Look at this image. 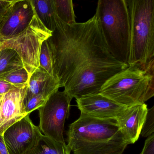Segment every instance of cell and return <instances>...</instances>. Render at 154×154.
Instances as JSON below:
<instances>
[{"label":"cell","mask_w":154,"mask_h":154,"mask_svg":"<svg viewBox=\"0 0 154 154\" xmlns=\"http://www.w3.org/2000/svg\"><path fill=\"white\" fill-rule=\"evenodd\" d=\"M47 41L56 76L72 99L100 93L107 80L129 66L109 52L95 14L86 22L72 25L57 17Z\"/></svg>","instance_id":"1"},{"label":"cell","mask_w":154,"mask_h":154,"mask_svg":"<svg viewBox=\"0 0 154 154\" xmlns=\"http://www.w3.org/2000/svg\"><path fill=\"white\" fill-rule=\"evenodd\" d=\"M74 154H122L129 145L115 119H102L81 112L66 132Z\"/></svg>","instance_id":"2"},{"label":"cell","mask_w":154,"mask_h":154,"mask_svg":"<svg viewBox=\"0 0 154 154\" xmlns=\"http://www.w3.org/2000/svg\"><path fill=\"white\" fill-rule=\"evenodd\" d=\"M131 25L129 66L154 71V0H126Z\"/></svg>","instance_id":"3"},{"label":"cell","mask_w":154,"mask_h":154,"mask_svg":"<svg viewBox=\"0 0 154 154\" xmlns=\"http://www.w3.org/2000/svg\"><path fill=\"white\" fill-rule=\"evenodd\" d=\"M95 14L109 52L116 60L128 65L131 25L126 0H99Z\"/></svg>","instance_id":"4"},{"label":"cell","mask_w":154,"mask_h":154,"mask_svg":"<svg viewBox=\"0 0 154 154\" xmlns=\"http://www.w3.org/2000/svg\"><path fill=\"white\" fill-rule=\"evenodd\" d=\"M100 94L125 107L145 103L154 95V71L129 66L107 80Z\"/></svg>","instance_id":"5"},{"label":"cell","mask_w":154,"mask_h":154,"mask_svg":"<svg viewBox=\"0 0 154 154\" xmlns=\"http://www.w3.org/2000/svg\"><path fill=\"white\" fill-rule=\"evenodd\" d=\"M52 34V32L44 26L35 13L28 28L20 35L0 43V50L8 48L15 50L30 77L39 67L41 45Z\"/></svg>","instance_id":"6"},{"label":"cell","mask_w":154,"mask_h":154,"mask_svg":"<svg viewBox=\"0 0 154 154\" xmlns=\"http://www.w3.org/2000/svg\"><path fill=\"white\" fill-rule=\"evenodd\" d=\"M72 99L64 91H57L38 109V127L44 135L56 141L65 143L63 136L65 122L70 115Z\"/></svg>","instance_id":"7"},{"label":"cell","mask_w":154,"mask_h":154,"mask_svg":"<svg viewBox=\"0 0 154 154\" xmlns=\"http://www.w3.org/2000/svg\"><path fill=\"white\" fill-rule=\"evenodd\" d=\"M43 134L28 114L4 132L3 140L9 154H27L39 141Z\"/></svg>","instance_id":"8"},{"label":"cell","mask_w":154,"mask_h":154,"mask_svg":"<svg viewBox=\"0 0 154 154\" xmlns=\"http://www.w3.org/2000/svg\"><path fill=\"white\" fill-rule=\"evenodd\" d=\"M35 15L31 0H15L0 21V43L25 31Z\"/></svg>","instance_id":"9"},{"label":"cell","mask_w":154,"mask_h":154,"mask_svg":"<svg viewBox=\"0 0 154 154\" xmlns=\"http://www.w3.org/2000/svg\"><path fill=\"white\" fill-rule=\"evenodd\" d=\"M27 86L28 84L21 88L0 94V136L28 115L24 104Z\"/></svg>","instance_id":"10"},{"label":"cell","mask_w":154,"mask_h":154,"mask_svg":"<svg viewBox=\"0 0 154 154\" xmlns=\"http://www.w3.org/2000/svg\"><path fill=\"white\" fill-rule=\"evenodd\" d=\"M76 102L82 113L102 119L116 120L126 108L100 93L76 99Z\"/></svg>","instance_id":"11"},{"label":"cell","mask_w":154,"mask_h":154,"mask_svg":"<svg viewBox=\"0 0 154 154\" xmlns=\"http://www.w3.org/2000/svg\"><path fill=\"white\" fill-rule=\"evenodd\" d=\"M146 103L126 107L116 119L129 144H134L139 138L148 112Z\"/></svg>","instance_id":"12"},{"label":"cell","mask_w":154,"mask_h":154,"mask_svg":"<svg viewBox=\"0 0 154 154\" xmlns=\"http://www.w3.org/2000/svg\"><path fill=\"white\" fill-rule=\"evenodd\" d=\"M61 87L58 80L39 67L29 77L24 102L39 94L49 98Z\"/></svg>","instance_id":"13"},{"label":"cell","mask_w":154,"mask_h":154,"mask_svg":"<svg viewBox=\"0 0 154 154\" xmlns=\"http://www.w3.org/2000/svg\"><path fill=\"white\" fill-rule=\"evenodd\" d=\"M36 15L49 31L55 29L57 16L54 0H31Z\"/></svg>","instance_id":"14"},{"label":"cell","mask_w":154,"mask_h":154,"mask_svg":"<svg viewBox=\"0 0 154 154\" xmlns=\"http://www.w3.org/2000/svg\"><path fill=\"white\" fill-rule=\"evenodd\" d=\"M71 152L66 143L56 141L43 134L38 144L27 154H71Z\"/></svg>","instance_id":"15"},{"label":"cell","mask_w":154,"mask_h":154,"mask_svg":"<svg viewBox=\"0 0 154 154\" xmlns=\"http://www.w3.org/2000/svg\"><path fill=\"white\" fill-rule=\"evenodd\" d=\"M23 68V62L15 50L8 48L0 50V78L11 72Z\"/></svg>","instance_id":"16"},{"label":"cell","mask_w":154,"mask_h":154,"mask_svg":"<svg viewBox=\"0 0 154 154\" xmlns=\"http://www.w3.org/2000/svg\"><path fill=\"white\" fill-rule=\"evenodd\" d=\"M56 13L57 17L66 24L76 23L75 16L72 0H54Z\"/></svg>","instance_id":"17"},{"label":"cell","mask_w":154,"mask_h":154,"mask_svg":"<svg viewBox=\"0 0 154 154\" xmlns=\"http://www.w3.org/2000/svg\"><path fill=\"white\" fill-rule=\"evenodd\" d=\"M39 67L57 80L54 71L52 54L47 39L43 42L41 45L39 54Z\"/></svg>","instance_id":"18"},{"label":"cell","mask_w":154,"mask_h":154,"mask_svg":"<svg viewBox=\"0 0 154 154\" xmlns=\"http://www.w3.org/2000/svg\"><path fill=\"white\" fill-rule=\"evenodd\" d=\"M29 78L27 72L23 68L11 72L0 79L15 85H23L28 84Z\"/></svg>","instance_id":"19"},{"label":"cell","mask_w":154,"mask_h":154,"mask_svg":"<svg viewBox=\"0 0 154 154\" xmlns=\"http://www.w3.org/2000/svg\"><path fill=\"white\" fill-rule=\"evenodd\" d=\"M48 98L42 94L34 95L24 102L25 110L28 114L42 107L46 102Z\"/></svg>","instance_id":"20"},{"label":"cell","mask_w":154,"mask_h":154,"mask_svg":"<svg viewBox=\"0 0 154 154\" xmlns=\"http://www.w3.org/2000/svg\"><path fill=\"white\" fill-rule=\"evenodd\" d=\"M154 132V106L148 109L145 122L143 125L141 135L143 137H147Z\"/></svg>","instance_id":"21"},{"label":"cell","mask_w":154,"mask_h":154,"mask_svg":"<svg viewBox=\"0 0 154 154\" xmlns=\"http://www.w3.org/2000/svg\"><path fill=\"white\" fill-rule=\"evenodd\" d=\"M140 154H154V133L147 137Z\"/></svg>","instance_id":"22"},{"label":"cell","mask_w":154,"mask_h":154,"mask_svg":"<svg viewBox=\"0 0 154 154\" xmlns=\"http://www.w3.org/2000/svg\"><path fill=\"white\" fill-rule=\"evenodd\" d=\"M26 84H27L23 85H15L0 79V94L6 93L18 88H21Z\"/></svg>","instance_id":"23"},{"label":"cell","mask_w":154,"mask_h":154,"mask_svg":"<svg viewBox=\"0 0 154 154\" xmlns=\"http://www.w3.org/2000/svg\"><path fill=\"white\" fill-rule=\"evenodd\" d=\"M14 1L0 0V21L14 3Z\"/></svg>","instance_id":"24"},{"label":"cell","mask_w":154,"mask_h":154,"mask_svg":"<svg viewBox=\"0 0 154 154\" xmlns=\"http://www.w3.org/2000/svg\"><path fill=\"white\" fill-rule=\"evenodd\" d=\"M0 154H9L4 143L2 135L0 136Z\"/></svg>","instance_id":"25"}]
</instances>
